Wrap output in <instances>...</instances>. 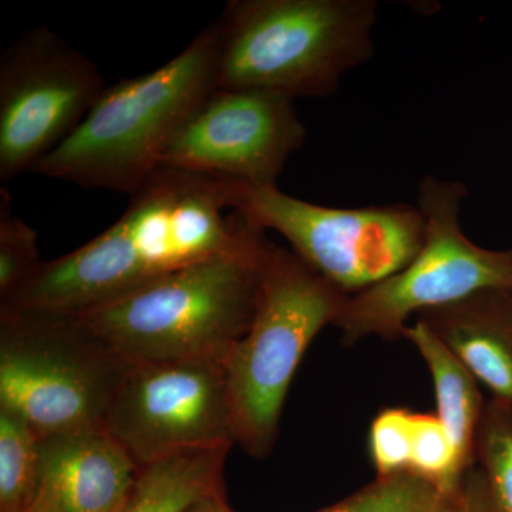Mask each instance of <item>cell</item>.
Returning a JSON list of instances; mask_svg holds the SVG:
<instances>
[{"label": "cell", "instance_id": "1", "mask_svg": "<svg viewBox=\"0 0 512 512\" xmlns=\"http://www.w3.org/2000/svg\"><path fill=\"white\" fill-rule=\"evenodd\" d=\"M234 183L161 165L110 228L76 251L43 261L0 306L89 311L245 247L264 231L231 210Z\"/></svg>", "mask_w": 512, "mask_h": 512}, {"label": "cell", "instance_id": "2", "mask_svg": "<svg viewBox=\"0 0 512 512\" xmlns=\"http://www.w3.org/2000/svg\"><path fill=\"white\" fill-rule=\"evenodd\" d=\"M274 242L262 232L96 308L84 325L128 362H224L254 320Z\"/></svg>", "mask_w": 512, "mask_h": 512}, {"label": "cell", "instance_id": "3", "mask_svg": "<svg viewBox=\"0 0 512 512\" xmlns=\"http://www.w3.org/2000/svg\"><path fill=\"white\" fill-rule=\"evenodd\" d=\"M375 0H231L218 28L215 89L319 99L375 53Z\"/></svg>", "mask_w": 512, "mask_h": 512}, {"label": "cell", "instance_id": "4", "mask_svg": "<svg viewBox=\"0 0 512 512\" xmlns=\"http://www.w3.org/2000/svg\"><path fill=\"white\" fill-rule=\"evenodd\" d=\"M217 23L153 72L107 86L72 136L33 173L131 195L161 167L165 148L215 89Z\"/></svg>", "mask_w": 512, "mask_h": 512}, {"label": "cell", "instance_id": "5", "mask_svg": "<svg viewBox=\"0 0 512 512\" xmlns=\"http://www.w3.org/2000/svg\"><path fill=\"white\" fill-rule=\"evenodd\" d=\"M128 365L73 313L0 306V407L39 437L104 430Z\"/></svg>", "mask_w": 512, "mask_h": 512}, {"label": "cell", "instance_id": "6", "mask_svg": "<svg viewBox=\"0 0 512 512\" xmlns=\"http://www.w3.org/2000/svg\"><path fill=\"white\" fill-rule=\"evenodd\" d=\"M346 298L295 252L275 245L254 320L225 360L235 444L249 456L271 453L293 375Z\"/></svg>", "mask_w": 512, "mask_h": 512}, {"label": "cell", "instance_id": "7", "mask_svg": "<svg viewBox=\"0 0 512 512\" xmlns=\"http://www.w3.org/2000/svg\"><path fill=\"white\" fill-rule=\"evenodd\" d=\"M467 194L460 181L434 175L420 181L417 207L426 221L423 247L402 271L346 298L335 322L346 345L372 335L403 338L413 315L488 289L512 291V249L478 247L461 228V205Z\"/></svg>", "mask_w": 512, "mask_h": 512}, {"label": "cell", "instance_id": "8", "mask_svg": "<svg viewBox=\"0 0 512 512\" xmlns=\"http://www.w3.org/2000/svg\"><path fill=\"white\" fill-rule=\"evenodd\" d=\"M231 210L261 231L281 234L306 265L345 295L402 271L426 238L419 207L332 208L278 187L234 183Z\"/></svg>", "mask_w": 512, "mask_h": 512}, {"label": "cell", "instance_id": "9", "mask_svg": "<svg viewBox=\"0 0 512 512\" xmlns=\"http://www.w3.org/2000/svg\"><path fill=\"white\" fill-rule=\"evenodd\" d=\"M99 67L46 26L0 55V181L33 171L83 123L106 89Z\"/></svg>", "mask_w": 512, "mask_h": 512}, {"label": "cell", "instance_id": "10", "mask_svg": "<svg viewBox=\"0 0 512 512\" xmlns=\"http://www.w3.org/2000/svg\"><path fill=\"white\" fill-rule=\"evenodd\" d=\"M104 430L138 470L178 454L235 444L224 362H130Z\"/></svg>", "mask_w": 512, "mask_h": 512}, {"label": "cell", "instance_id": "11", "mask_svg": "<svg viewBox=\"0 0 512 512\" xmlns=\"http://www.w3.org/2000/svg\"><path fill=\"white\" fill-rule=\"evenodd\" d=\"M305 140L293 100L258 90L214 89L175 133L161 165L278 187L286 163Z\"/></svg>", "mask_w": 512, "mask_h": 512}, {"label": "cell", "instance_id": "12", "mask_svg": "<svg viewBox=\"0 0 512 512\" xmlns=\"http://www.w3.org/2000/svg\"><path fill=\"white\" fill-rule=\"evenodd\" d=\"M42 480L55 485L64 512H114L126 503L138 468L106 430L39 437Z\"/></svg>", "mask_w": 512, "mask_h": 512}, {"label": "cell", "instance_id": "13", "mask_svg": "<svg viewBox=\"0 0 512 512\" xmlns=\"http://www.w3.org/2000/svg\"><path fill=\"white\" fill-rule=\"evenodd\" d=\"M419 319L495 399L512 403V291H481Z\"/></svg>", "mask_w": 512, "mask_h": 512}, {"label": "cell", "instance_id": "14", "mask_svg": "<svg viewBox=\"0 0 512 512\" xmlns=\"http://www.w3.org/2000/svg\"><path fill=\"white\" fill-rule=\"evenodd\" d=\"M410 340L430 369L436 392L437 414L453 446L458 477L476 466V439L485 403L476 377L423 322L407 326Z\"/></svg>", "mask_w": 512, "mask_h": 512}, {"label": "cell", "instance_id": "15", "mask_svg": "<svg viewBox=\"0 0 512 512\" xmlns=\"http://www.w3.org/2000/svg\"><path fill=\"white\" fill-rule=\"evenodd\" d=\"M228 453L192 451L140 468L121 512H187L198 501L224 495Z\"/></svg>", "mask_w": 512, "mask_h": 512}, {"label": "cell", "instance_id": "16", "mask_svg": "<svg viewBox=\"0 0 512 512\" xmlns=\"http://www.w3.org/2000/svg\"><path fill=\"white\" fill-rule=\"evenodd\" d=\"M42 485L39 436L28 421L0 407V512H25Z\"/></svg>", "mask_w": 512, "mask_h": 512}, {"label": "cell", "instance_id": "17", "mask_svg": "<svg viewBox=\"0 0 512 512\" xmlns=\"http://www.w3.org/2000/svg\"><path fill=\"white\" fill-rule=\"evenodd\" d=\"M476 466L483 471L495 511L512 512V403H485L476 439Z\"/></svg>", "mask_w": 512, "mask_h": 512}, {"label": "cell", "instance_id": "18", "mask_svg": "<svg viewBox=\"0 0 512 512\" xmlns=\"http://www.w3.org/2000/svg\"><path fill=\"white\" fill-rule=\"evenodd\" d=\"M450 498L410 471L377 478L359 493L318 512H446Z\"/></svg>", "mask_w": 512, "mask_h": 512}, {"label": "cell", "instance_id": "19", "mask_svg": "<svg viewBox=\"0 0 512 512\" xmlns=\"http://www.w3.org/2000/svg\"><path fill=\"white\" fill-rule=\"evenodd\" d=\"M410 473L437 485L447 497H453L463 483L450 437L434 414L413 413Z\"/></svg>", "mask_w": 512, "mask_h": 512}, {"label": "cell", "instance_id": "20", "mask_svg": "<svg viewBox=\"0 0 512 512\" xmlns=\"http://www.w3.org/2000/svg\"><path fill=\"white\" fill-rule=\"evenodd\" d=\"M37 232L16 217L9 191L0 190V299L15 291L42 265Z\"/></svg>", "mask_w": 512, "mask_h": 512}, {"label": "cell", "instance_id": "21", "mask_svg": "<svg viewBox=\"0 0 512 512\" xmlns=\"http://www.w3.org/2000/svg\"><path fill=\"white\" fill-rule=\"evenodd\" d=\"M412 416L406 409H386L370 427V457L380 477L410 471Z\"/></svg>", "mask_w": 512, "mask_h": 512}, {"label": "cell", "instance_id": "22", "mask_svg": "<svg viewBox=\"0 0 512 512\" xmlns=\"http://www.w3.org/2000/svg\"><path fill=\"white\" fill-rule=\"evenodd\" d=\"M446 512H497L480 467L467 471L457 493L450 498Z\"/></svg>", "mask_w": 512, "mask_h": 512}, {"label": "cell", "instance_id": "23", "mask_svg": "<svg viewBox=\"0 0 512 512\" xmlns=\"http://www.w3.org/2000/svg\"><path fill=\"white\" fill-rule=\"evenodd\" d=\"M25 512H64L62 498L49 481L42 480L39 494Z\"/></svg>", "mask_w": 512, "mask_h": 512}, {"label": "cell", "instance_id": "24", "mask_svg": "<svg viewBox=\"0 0 512 512\" xmlns=\"http://www.w3.org/2000/svg\"><path fill=\"white\" fill-rule=\"evenodd\" d=\"M187 512H234L228 507L225 501V495H217V497L205 498L192 505Z\"/></svg>", "mask_w": 512, "mask_h": 512}, {"label": "cell", "instance_id": "25", "mask_svg": "<svg viewBox=\"0 0 512 512\" xmlns=\"http://www.w3.org/2000/svg\"><path fill=\"white\" fill-rule=\"evenodd\" d=\"M124 505V504H123ZM123 505H121V507L119 508V510H116L114 512H121V508H123Z\"/></svg>", "mask_w": 512, "mask_h": 512}]
</instances>
